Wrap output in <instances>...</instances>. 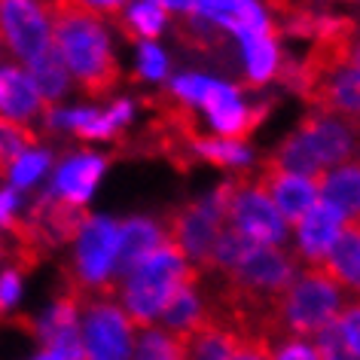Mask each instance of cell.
<instances>
[{
  "mask_svg": "<svg viewBox=\"0 0 360 360\" xmlns=\"http://www.w3.org/2000/svg\"><path fill=\"white\" fill-rule=\"evenodd\" d=\"M43 10L49 19L52 46L58 49L70 79H77L86 98H110L120 86V61L101 15L89 10L83 0H43Z\"/></svg>",
  "mask_w": 360,
  "mask_h": 360,
  "instance_id": "cell-1",
  "label": "cell"
},
{
  "mask_svg": "<svg viewBox=\"0 0 360 360\" xmlns=\"http://www.w3.org/2000/svg\"><path fill=\"white\" fill-rule=\"evenodd\" d=\"M345 305V296L336 284L330 281L321 269L302 266L296 272L293 284L281 293V300L272 309V321H269V339H314L327 323L336 321V314Z\"/></svg>",
  "mask_w": 360,
  "mask_h": 360,
  "instance_id": "cell-2",
  "label": "cell"
},
{
  "mask_svg": "<svg viewBox=\"0 0 360 360\" xmlns=\"http://www.w3.org/2000/svg\"><path fill=\"white\" fill-rule=\"evenodd\" d=\"M202 275L195 266L186 263V257L180 254L174 245L162 241L150 257H143L138 266L125 275V281L120 284L122 296V311L129 314L134 330H147L156 323L159 311L165 309V302L171 300V293L177 290L186 278Z\"/></svg>",
  "mask_w": 360,
  "mask_h": 360,
  "instance_id": "cell-3",
  "label": "cell"
},
{
  "mask_svg": "<svg viewBox=\"0 0 360 360\" xmlns=\"http://www.w3.org/2000/svg\"><path fill=\"white\" fill-rule=\"evenodd\" d=\"M168 92L184 101L193 110H205L214 125V131L220 138L229 141H248V134L266 120V113L272 110L275 101H259L257 107H245V101L238 98L236 86L217 83L211 77L202 74H186V77H174L168 83Z\"/></svg>",
  "mask_w": 360,
  "mask_h": 360,
  "instance_id": "cell-4",
  "label": "cell"
},
{
  "mask_svg": "<svg viewBox=\"0 0 360 360\" xmlns=\"http://www.w3.org/2000/svg\"><path fill=\"white\" fill-rule=\"evenodd\" d=\"M232 195V180L220 184L208 199L177 205L165 214L162 220V236L168 245H174L180 254L186 257V263L195 266L205 275L211 266V250L217 241L220 229L226 226V208Z\"/></svg>",
  "mask_w": 360,
  "mask_h": 360,
  "instance_id": "cell-5",
  "label": "cell"
},
{
  "mask_svg": "<svg viewBox=\"0 0 360 360\" xmlns=\"http://www.w3.org/2000/svg\"><path fill=\"white\" fill-rule=\"evenodd\" d=\"M116 245H120V223L110 217H89L74 238V259L65 269V287L77 290L83 300L92 296L113 300L110 275Z\"/></svg>",
  "mask_w": 360,
  "mask_h": 360,
  "instance_id": "cell-6",
  "label": "cell"
},
{
  "mask_svg": "<svg viewBox=\"0 0 360 360\" xmlns=\"http://www.w3.org/2000/svg\"><path fill=\"white\" fill-rule=\"evenodd\" d=\"M134 336L129 314L120 302L92 296L83 302V321H79V342H83L86 360H131Z\"/></svg>",
  "mask_w": 360,
  "mask_h": 360,
  "instance_id": "cell-7",
  "label": "cell"
},
{
  "mask_svg": "<svg viewBox=\"0 0 360 360\" xmlns=\"http://www.w3.org/2000/svg\"><path fill=\"white\" fill-rule=\"evenodd\" d=\"M232 180V195H229V208H226V223L236 226L241 236L250 238L254 245H275L281 248V241L287 238V223L281 220V214L272 208V202L254 186L250 168L238 171Z\"/></svg>",
  "mask_w": 360,
  "mask_h": 360,
  "instance_id": "cell-8",
  "label": "cell"
},
{
  "mask_svg": "<svg viewBox=\"0 0 360 360\" xmlns=\"http://www.w3.org/2000/svg\"><path fill=\"white\" fill-rule=\"evenodd\" d=\"M0 43L25 65L52 46L43 0H0Z\"/></svg>",
  "mask_w": 360,
  "mask_h": 360,
  "instance_id": "cell-9",
  "label": "cell"
},
{
  "mask_svg": "<svg viewBox=\"0 0 360 360\" xmlns=\"http://www.w3.org/2000/svg\"><path fill=\"white\" fill-rule=\"evenodd\" d=\"M250 177H254L257 190L272 202V208L281 214V220L290 223V226H296L302 220V214L318 202V186L311 180L287 174L269 156L259 159L257 168H250Z\"/></svg>",
  "mask_w": 360,
  "mask_h": 360,
  "instance_id": "cell-10",
  "label": "cell"
},
{
  "mask_svg": "<svg viewBox=\"0 0 360 360\" xmlns=\"http://www.w3.org/2000/svg\"><path fill=\"white\" fill-rule=\"evenodd\" d=\"M296 134L302 138L305 150L314 156V162L330 171L336 165H345V162L354 159V150H357V134L351 125H345L336 116H327L321 110H311L300 120L296 125Z\"/></svg>",
  "mask_w": 360,
  "mask_h": 360,
  "instance_id": "cell-11",
  "label": "cell"
},
{
  "mask_svg": "<svg viewBox=\"0 0 360 360\" xmlns=\"http://www.w3.org/2000/svg\"><path fill=\"white\" fill-rule=\"evenodd\" d=\"M342 223H345V217L318 195V202L293 226L296 229V259L302 266H321L323 257L330 254L333 241L342 232Z\"/></svg>",
  "mask_w": 360,
  "mask_h": 360,
  "instance_id": "cell-12",
  "label": "cell"
},
{
  "mask_svg": "<svg viewBox=\"0 0 360 360\" xmlns=\"http://www.w3.org/2000/svg\"><path fill=\"white\" fill-rule=\"evenodd\" d=\"M305 101H309L311 110L336 116V120L351 125L360 138V70H351V68L336 70L321 86H314Z\"/></svg>",
  "mask_w": 360,
  "mask_h": 360,
  "instance_id": "cell-13",
  "label": "cell"
},
{
  "mask_svg": "<svg viewBox=\"0 0 360 360\" xmlns=\"http://www.w3.org/2000/svg\"><path fill=\"white\" fill-rule=\"evenodd\" d=\"M113 156H98V153H89V150H79V153H74V156H68L56 171L52 193H56L58 199L70 202V205H83L86 208L89 195L95 193L98 180H101L104 168L110 165Z\"/></svg>",
  "mask_w": 360,
  "mask_h": 360,
  "instance_id": "cell-14",
  "label": "cell"
},
{
  "mask_svg": "<svg viewBox=\"0 0 360 360\" xmlns=\"http://www.w3.org/2000/svg\"><path fill=\"white\" fill-rule=\"evenodd\" d=\"M162 241H165L162 226L159 223H153V220H147V217H131V220L120 223V245H116L113 275H110L113 296H116V290H120V284L125 281V275H129L143 257H150Z\"/></svg>",
  "mask_w": 360,
  "mask_h": 360,
  "instance_id": "cell-15",
  "label": "cell"
},
{
  "mask_svg": "<svg viewBox=\"0 0 360 360\" xmlns=\"http://www.w3.org/2000/svg\"><path fill=\"white\" fill-rule=\"evenodd\" d=\"M314 269H321L342 293H351V300H360V220L342 223L330 254Z\"/></svg>",
  "mask_w": 360,
  "mask_h": 360,
  "instance_id": "cell-16",
  "label": "cell"
},
{
  "mask_svg": "<svg viewBox=\"0 0 360 360\" xmlns=\"http://www.w3.org/2000/svg\"><path fill=\"white\" fill-rule=\"evenodd\" d=\"M46 104L34 89L28 70L19 65H0V116L10 122L31 125L43 116Z\"/></svg>",
  "mask_w": 360,
  "mask_h": 360,
  "instance_id": "cell-17",
  "label": "cell"
},
{
  "mask_svg": "<svg viewBox=\"0 0 360 360\" xmlns=\"http://www.w3.org/2000/svg\"><path fill=\"white\" fill-rule=\"evenodd\" d=\"M205 309H208V305H205ZM180 342H184L186 360H229L248 342V336H241L236 327H229L226 321L214 318L208 311V318L193 333H186Z\"/></svg>",
  "mask_w": 360,
  "mask_h": 360,
  "instance_id": "cell-18",
  "label": "cell"
},
{
  "mask_svg": "<svg viewBox=\"0 0 360 360\" xmlns=\"http://www.w3.org/2000/svg\"><path fill=\"white\" fill-rule=\"evenodd\" d=\"M199 284H202V275L186 278V281L171 293L165 309L159 311L156 327L168 330L171 336H177V339H184L186 333H193L195 327H199V323L208 318V309H205V296L199 290Z\"/></svg>",
  "mask_w": 360,
  "mask_h": 360,
  "instance_id": "cell-19",
  "label": "cell"
},
{
  "mask_svg": "<svg viewBox=\"0 0 360 360\" xmlns=\"http://www.w3.org/2000/svg\"><path fill=\"white\" fill-rule=\"evenodd\" d=\"M318 195L330 202L345 220H360V162L351 159L323 174Z\"/></svg>",
  "mask_w": 360,
  "mask_h": 360,
  "instance_id": "cell-20",
  "label": "cell"
},
{
  "mask_svg": "<svg viewBox=\"0 0 360 360\" xmlns=\"http://www.w3.org/2000/svg\"><path fill=\"white\" fill-rule=\"evenodd\" d=\"M278 31H250L241 34V46H245V83L248 86H266L269 79H275L278 70V58H281V49H278Z\"/></svg>",
  "mask_w": 360,
  "mask_h": 360,
  "instance_id": "cell-21",
  "label": "cell"
},
{
  "mask_svg": "<svg viewBox=\"0 0 360 360\" xmlns=\"http://www.w3.org/2000/svg\"><path fill=\"white\" fill-rule=\"evenodd\" d=\"M186 147H190L195 162H208V165H217V168L245 171L254 162V153L241 141H229V138H220V134H205L202 129L186 138Z\"/></svg>",
  "mask_w": 360,
  "mask_h": 360,
  "instance_id": "cell-22",
  "label": "cell"
},
{
  "mask_svg": "<svg viewBox=\"0 0 360 360\" xmlns=\"http://www.w3.org/2000/svg\"><path fill=\"white\" fill-rule=\"evenodd\" d=\"M28 77H31L34 89H37V95L43 98V104H56L68 95L70 74H68V68L56 46H49L34 61H28Z\"/></svg>",
  "mask_w": 360,
  "mask_h": 360,
  "instance_id": "cell-23",
  "label": "cell"
},
{
  "mask_svg": "<svg viewBox=\"0 0 360 360\" xmlns=\"http://www.w3.org/2000/svg\"><path fill=\"white\" fill-rule=\"evenodd\" d=\"M165 22H168V13L162 6L150 4V0H134L122 10V15L116 19L113 25L122 31L125 40L131 43H153L165 31Z\"/></svg>",
  "mask_w": 360,
  "mask_h": 360,
  "instance_id": "cell-24",
  "label": "cell"
},
{
  "mask_svg": "<svg viewBox=\"0 0 360 360\" xmlns=\"http://www.w3.org/2000/svg\"><path fill=\"white\" fill-rule=\"evenodd\" d=\"M37 131L31 125H22V122H10L0 116V180H6L10 174L13 162L28 150H37Z\"/></svg>",
  "mask_w": 360,
  "mask_h": 360,
  "instance_id": "cell-25",
  "label": "cell"
},
{
  "mask_svg": "<svg viewBox=\"0 0 360 360\" xmlns=\"http://www.w3.org/2000/svg\"><path fill=\"white\" fill-rule=\"evenodd\" d=\"M174 34L180 37V43H186L190 49H199V52H217L223 46V28L208 22L199 13L177 15Z\"/></svg>",
  "mask_w": 360,
  "mask_h": 360,
  "instance_id": "cell-26",
  "label": "cell"
},
{
  "mask_svg": "<svg viewBox=\"0 0 360 360\" xmlns=\"http://www.w3.org/2000/svg\"><path fill=\"white\" fill-rule=\"evenodd\" d=\"M52 165V153L49 150H28V153H22L19 159L13 162V168H10V174H6V180H10V190H28V186H34L37 180L46 174Z\"/></svg>",
  "mask_w": 360,
  "mask_h": 360,
  "instance_id": "cell-27",
  "label": "cell"
},
{
  "mask_svg": "<svg viewBox=\"0 0 360 360\" xmlns=\"http://www.w3.org/2000/svg\"><path fill=\"white\" fill-rule=\"evenodd\" d=\"M314 351H318L321 360H360L354 354V348L348 345L345 333H342V327L336 321L327 323V327L314 336Z\"/></svg>",
  "mask_w": 360,
  "mask_h": 360,
  "instance_id": "cell-28",
  "label": "cell"
},
{
  "mask_svg": "<svg viewBox=\"0 0 360 360\" xmlns=\"http://www.w3.org/2000/svg\"><path fill=\"white\" fill-rule=\"evenodd\" d=\"M168 74V58L156 43H138V77L162 79Z\"/></svg>",
  "mask_w": 360,
  "mask_h": 360,
  "instance_id": "cell-29",
  "label": "cell"
},
{
  "mask_svg": "<svg viewBox=\"0 0 360 360\" xmlns=\"http://www.w3.org/2000/svg\"><path fill=\"white\" fill-rule=\"evenodd\" d=\"M336 323L345 333L348 345L354 348V354L360 357V300H348L342 305V311L336 314Z\"/></svg>",
  "mask_w": 360,
  "mask_h": 360,
  "instance_id": "cell-30",
  "label": "cell"
},
{
  "mask_svg": "<svg viewBox=\"0 0 360 360\" xmlns=\"http://www.w3.org/2000/svg\"><path fill=\"white\" fill-rule=\"evenodd\" d=\"M272 360H321L311 342L305 339H281L272 345Z\"/></svg>",
  "mask_w": 360,
  "mask_h": 360,
  "instance_id": "cell-31",
  "label": "cell"
},
{
  "mask_svg": "<svg viewBox=\"0 0 360 360\" xmlns=\"http://www.w3.org/2000/svg\"><path fill=\"white\" fill-rule=\"evenodd\" d=\"M19 296H22V272L10 266L0 272V314L10 311L19 302Z\"/></svg>",
  "mask_w": 360,
  "mask_h": 360,
  "instance_id": "cell-32",
  "label": "cell"
},
{
  "mask_svg": "<svg viewBox=\"0 0 360 360\" xmlns=\"http://www.w3.org/2000/svg\"><path fill=\"white\" fill-rule=\"evenodd\" d=\"M229 360H272V339H266V336H250Z\"/></svg>",
  "mask_w": 360,
  "mask_h": 360,
  "instance_id": "cell-33",
  "label": "cell"
},
{
  "mask_svg": "<svg viewBox=\"0 0 360 360\" xmlns=\"http://www.w3.org/2000/svg\"><path fill=\"white\" fill-rule=\"evenodd\" d=\"M15 208H19V193L15 190H0V229L10 232L15 217Z\"/></svg>",
  "mask_w": 360,
  "mask_h": 360,
  "instance_id": "cell-34",
  "label": "cell"
},
{
  "mask_svg": "<svg viewBox=\"0 0 360 360\" xmlns=\"http://www.w3.org/2000/svg\"><path fill=\"white\" fill-rule=\"evenodd\" d=\"M83 4L89 6L92 13H98V15H107L110 22H116L122 15V10L129 6V0H83Z\"/></svg>",
  "mask_w": 360,
  "mask_h": 360,
  "instance_id": "cell-35",
  "label": "cell"
},
{
  "mask_svg": "<svg viewBox=\"0 0 360 360\" xmlns=\"http://www.w3.org/2000/svg\"><path fill=\"white\" fill-rule=\"evenodd\" d=\"M150 4H156L165 13H174V15H190V13H195V0H150Z\"/></svg>",
  "mask_w": 360,
  "mask_h": 360,
  "instance_id": "cell-36",
  "label": "cell"
},
{
  "mask_svg": "<svg viewBox=\"0 0 360 360\" xmlns=\"http://www.w3.org/2000/svg\"><path fill=\"white\" fill-rule=\"evenodd\" d=\"M10 245H6V238L4 236H0V266H4V259H10Z\"/></svg>",
  "mask_w": 360,
  "mask_h": 360,
  "instance_id": "cell-37",
  "label": "cell"
},
{
  "mask_svg": "<svg viewBox=\"0 0 360 360\" xmlns=\"http://www.w3.org/2000/svg\"><path fill=\"white\" fill-rule=\"evenodd\" d=\"M354 159L360 162V138H357V150H354Z\"/></svg>",
  "mask_w": 360,
  "mask_h": 360,
  "instance_id": "cell-38",
  "label": "cell"
},
{
  "mask_svg": "<svg viewBox=\"0 0 360 360\" xmlns=\"http://www.w3.org/2000/svg\"><path fill=\"white\" fill-rule=\"evenodd\" d=\"M0 65H4V43H0Z\"/></svg>",
  "mask_w": 360,
  "mask_h": 360,
  "instance_id": "cell-39",
  "label": "cell"
}]
</instances>
